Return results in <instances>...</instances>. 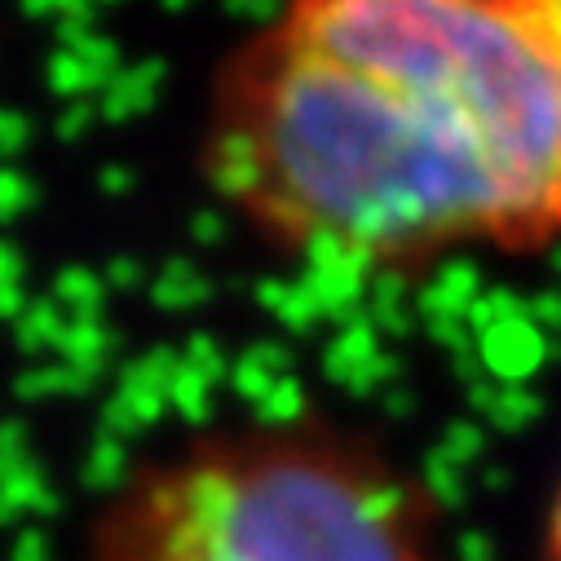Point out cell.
I'll return each mask as SVG.
<instances>
[{"mask_svg": "<svg viewBox=\"0 0 561 561\" xmlns=\"http://www.w3.org/2000/svg\"><path fill=\"white\" fill-rule=\"evenodd\" d=\"M199 164L336 274L561 248V71L495 0H284L213 71Z\"/></svg>", "mask_w": 561, "mask_h": 561, "instance_id": "cell-1", "label": "cell"}, {"mask_svg": "<svg viewBox=\"0 0 561 561\" xmlns=\"http://www.w3.org/2000/svg\"><path fill=\"white\" fill-rule=\"evenodd\" d=\"M80 561H447L443 504L385 438L323 411L186 434L89 517Z\"/></svg>", "mask_w": 561, "mask_h": 561, "instance_id": "cell-2", "label": "cell"}, {"mask_svg": "<svg viewBox=\"0 0 561 561\" xmlns=\"http://www.w3.org/2000/svg\"><path fill=\"white\" fill-rule=\"evenodd\" d=\"M522 41L561 71V0H495Z\"/></svg>", "mask_w": 561, "mask_h": 561, "instance_id": "cell-3", "label": "cell"}, {"mask_svg": "<svg viewBox=\"0 0 561 561\" xmlns=\"http://www.w3.org/2000/svg\"><path fill=\"white\" fill-rule=\"evenodd\" d=\"M539 561H561V491H557V504H552V517H548V535H543Z\"/></svg>", "mask_w": 561, "mask_h": 561, "instance_id": "cell-4", "label": "cell"}]
</instances>
